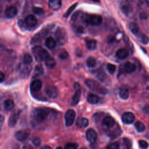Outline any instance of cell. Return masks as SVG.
<instances>
[{"label":"cell","instance_id":"6da1fadb","mask_svg":"<svg viewBox=\"0 0 149 149\" xmlns=\"http://www.w3.org/2000/svg\"><path fill=\"white\" fill-rule=\"evenodd\" d=\"M85 83L90 90L94 91H95L102 94H105L108 93V90L106 88H105L99 83L93 79H86L85 80Z\"/></svg>","mask_w":149,"mask_h":149},{"label":"cell","instance_id":"7a4b0ae2","mask_svg":"<svg viewBox=\"0 0 149 149\" xmlns=\"http://www.w3.org/2000/svg\"><path fill=\"white\" fill-rule=\"evenodd\" d=\"M33 53L37 61H45L49 57L48 52L41 46H36L33 49Z\"/></svg>","mask_w":149,"mask_h":149},{"label":"cell","instance_id":"3957f363","mask_svg":"<svg viewBox=\"0 0 149 149\" xmlns=\"http://www.w3.org/2000/svg\"><path fill=\"white\" fill-rule=\"evenodd\" d=\"M102 18L98 15H86L84 17V22L93 26H98L102 23Z\"/></svg>","mask_w":149,"mask_h":149},{"label":"cell","instance_id":"277c9868","mask_svg":"<svg viewBox=\"0 0 149 149\" xmlns=\"http://www.w3.org/2000/svg\"><path fill=\"white\" fill-rule=\"evenodd\" d=\"M48 115V112L47 110L43 108H37L33 112V118L36 121L41 122L47 119Z\"/></svg>","mask_w":149,"mask_h":149},{"label":"cell","instance_id":"5b68a950","mask_svg":"<svg viewBox=\"0 0 149 149\" xmlns=\"http://www.w3.org/2000/svg\"><path fill=\"white\" fill-rule=\"evenodd\" d=\"M55 36L58 42L61 44H65L68 40V36L65 30L62 27H58L55 33Z\"/></svg>","mask_w":149,"mask_h":149},{"label":"cell","instance_id":"8992f818","mask_svg":"<svg viewBox=\"0 0 149 149\" xmlns=\"http://www.w3.org/2000/svg\"><path fill=\"white\" fill-rule=\"evenodd\" d=\"M74 88L75 90V93L72 98L71 104L73 105H76L80 100L81 95V87L79 83L76 82L74 83Z\"/></svg>","mask_w":149,"mask_h":149},{"label":"cell","instance_id":"52a82bcc","mask_svg":"<svg viewBox=\"0 0 149 149\" xmlns=\"http://www.w3.org/2000/svg\"><path fill=\"white\" fill-rule=\"evenodd\" d=\"M76 116V113L73 109H68L65 115V121L66 126H70L73 125Z\"/></svg>","mask_w":149,"mask_h":149},{"label":"cell","instance_id":"ba28073f","mask_svg":"<svg viewBox=\"0 0 149 149\" xmlns=\"http://www.w3.org/2000/svg\"><path fill=\"white\" fill-rule=\"evenodd\" d=\"M30 134V132L29 129H23L20 130L15 133L16 139L20 141H23L27 139L29 135Z\"/></svg>","mask_w":149,"mask_h":149},{"label":"cell","instance_id":"9c48e42d","mask_svg":"<svg viewBox=\"0 0 149 149\" xmlns=\"http://www.w3.org/2000/svg\"><path fill=\"white\" fill-rule=\"evenodd\" d=\"M135 119L134 114L131 112H124L122 115V120L125 124L132 123Z\"/></svg>","mask_w":149,"mask_h":149},{"label":"cell","instance_id":"30bf717a","mask_svg":"<svg viewBox=\"0 0 149 149\" xmlns=\"http://www.w3.org/2000/svg\"><path fill=\"white\" fill-rule=\"evenodd\" d=\"M45 92L47 95L51 98H55L58 96V91L56 87L53 86H48L45 88Z\"/></svg>","mask_w":149,"mask_h":149},{"label":"cell","instance_id":"8fae6325","mask_svg":"<svg viewBox=\"0 0 149 149\" xmlns=\"http://www.w3.org/2000/svg\"><path fill=\"white\" fill-rule=\"evenodd\" d=\"M86 138L88 141L90 143H94L96 141L97 139V134L96 132L93 129H88L86 134Z\"/></svg>","mask_w":149,"mask_h":149},{"label":"cell","instance_id":"7c38bea8","mask_svg":"<svg viewBox=\"0 0 149 149\" xmlns=\"http://www.w3.org/2000/svg\"><path fill=\"white\" fill-rule=\"evenodd\" d=\"M19 115H20L19 111H16L12 113V114L11 115V116H10L9 119V123H8L9 127H13L15 126V125L17 123V121L19 119Z\"/></svg>","mask_w":149,"mask_h":149},{"label":"cell","instance_id":"4fadbf2b","mask_svg":"<svg viewBox=\"0 0 149 149\" xmlns=\"http://www.w3.org/2000/svg\"><path fill=\"white\" fill-rule=\"evenodd\" d=\"M42 86V81L39 79L34 80L30 84V89L34 92L38 91L41 90Z\"/></svg>","mask_w":149,"mask_h":149},{"label":"cell","instance_id":"5bb4252c","mask_svg":"<svg viewBox=\"0 0 149 149\" xmlns=\"http://www.w3.org/2000/svg\"><path fill=\"white\" fill-rule=\"evenodd\" d=\"M49 7L54 10H58L62 6L61 0H49Z\"/></svg>","mask_w":149,"mask_h":149},{"label":"cell","instance_id":"9a60e30c","mask_svg":"<svg viewBox=\"0 0 149 149\" xmlns=\"http://www.w3.org/2000/svg\"><path fill=\"white\" fill-rule=\"evenodd\" d=\"M102 123L104 126L107 127H112L115 124V121L114 119L111 116H107L103 119Z\"/></svg>","mask_w":149,"mask_h":149},{"label":"cell","instance_id":"2e32d148","mask_svg":"<svg viewBox=\"0 0 149 149\" xmlns=\"http://www.w3.org/2000/svg\"><path fill=\"white\" fill-rule=\"evenodd\" d=\"M17 12V10L15 7L9 6L6 9L5 13L6 17L9 19H12L16 15Z\"/></svg>","mask_w":149,"mask_h":149},{"label":"cell","instance_id":"e0dca14e","mask_svg":"<svg viewBox=\"0 0 149 149\" xmlns=\"http://www.w3.org/2000/svg\"><path fill=\"white\" fill-rule=\"evenodd\" d=\"M25 23L29 27H34L37 23V20L36 17L32 15H30L27 16L25 19Z\"/></svg>","mask_w":149,"mask_h":149},{"label":"cell","instance_id":"ac0fdd59","mask_svg":"<svg viewBox=\"0 0 149 149\" xmlns=\"http://www.w3.org/2000/svg\"><path fill=\"white\" fill-rule=\"evenodd\" d=\"M119 94L120 97L123 100H126L129 97V88L126 86H122L119 88Z\"/></svg>","mask_w":149,"mask_h":149},{"label":"cell","instance_id":"d6986e66","mask_svg":"<svg viewBox=\"0 0 149 149\" xmlns=\"http://www.w3.org/2000/svg\"><path fill=\"white\" fill-rule=\"evenodd\" d=\"M129 55V52L125 48L119 49L116 52V57L119 59H124L126 58Z\"/></svg>","mask_w":149,"mask_h":149},{"label":"cell","instance_id":"ffe728a7","mask_svg":"<svg viewBox=\"0 0 149 149\" xmlns=\"http://www.w3.org/2000/svg\"><path fill=\"white\" fill-rule=\"evenodd\" d=\"M123 69L126 73H132L136 70V66L134 63L127 62L125 63Z\"/></svg>","mask_w":149,"mask_h":149},{"label":"cell","instance_id":"44dd1931","mask_svg":"<svg viewBox=\"0 0 149 149\" xmlns=\"http://www.w3.org/2000/svg\"><path fill=\"white\" fill-rule=\"evenodd\" d=\"M85 41H86V45L88 49L93 50L96 48V47H97V41L96 40H95L94 39L89 38H86L85 39Z\"/></svg>","mask_w":149,"mask_h":149},{"label":"cell","instance_id":"7402d4cb","mask_svg":"<svg viewBox=\"0 0 149 149\" xmlns=\"http://www.w3.org/2000/svg\"><path fill=\"white\" fill-rule=\"evenodd\" d=\"M88 120L86 118H78L76 120V125L80 127V128H84L87 127L88 125Z\"/></svg>","mask_w":149,"mask_h":149},{"label":"cell","instance_id":"603a6c76","mask_svg":"<svg viewBox=\"0 0 149 149\" xmlns=\"http://www.w3.org/2000/svg\"><path fill=\"white\" fill-rule=\"evenodd\" d=\"M29 65H26L23 63V65L20 67V72L23 76H29L31 71V68Z\"/></svg>","mask_w":149,"mask_h":149},{"label":"cell","instance_id":"cb8c5ba5","mask_svg":"<svg viewBox=\"0 0 149 149\" xmlns=\"http://www.w3.org/2000/svg\"><path fill=\"white\" fill-rule=\"evenodd\" d=\"M56 42L53 37H49L47 38L45 41V45L49 49L54 48L56 47Z\"/></svg>","mask_w":149,"mask_h":149},{"label":"cell","instance_id":"d4e9b609","mask_svg":"<svg viewBox=\"0 0 149 149\" xmlns=\"http://www.w3.org/2000/svg\"><path fill=\"white\" fill-rule=\"evenodd\" d=\"M99 97L94 94L90 93L87 96V101L92 104H97L99 102Z\"/></svg>","mask_w":149,"mask_h":149},{"label":"cell","instance_id":"484cf974","mask_svg":"<svg viewBox=\"0 0 149 149\" xmlns=\"http://www.w3.org/2000/svg\"><path fill=\"white\" fill-rule=\"evenodd\" d=\"M14 107V102L10 99H7L3 102V108L6 111H10Z\"/></svg>","mask_w":149,"mask_h":149},{"label":"cell","instance_id":"4316f807","mask_svg":"<svg viewBox=\"0 0 149 149\" xmlns=\"http://www.w3.org/2000/svg\"><path fill=\"white\" fill-rule=\"evenodd\" d=\"M44 72V69L43 68L41 65H37L34 69V73H33V77H38L41 74H43Z\"/></svg>","mask_w":149,"mask_h":149},{"label":"cell","instance_id":"83f0119b","mask_svg":"<svg viewBox=\"0 0 149 149\" xmlns=\"http://www.w3.org/2000/svg\"><path fill=\"white\" fill-rule=\"evenodd\" d=\"M129 29L133 34H137L139 31V27L136 23L132 22L129 24Z\"/></svg>","mask_w":149,"mask_h":149},{"label":"cell","instance_id":"f1b7e54d","mask_svg":"<svg viewBox=\"0 0 149 149\" xmlns=\"http://www.w3.org/2000/svg\"><path fill=\"white\" fill-rule=\"evenodd\" d=\"M45 64L48 68H53L56 65V62L54 58L52 57H49L45 61Z\"/></svg>","mask_w":149,"mask_h":149},{"label":"cell","instance_id":"f546056e","mask_svg":"<svg viewBox=\"0 0 149 149\" xmlns=\"http://www.w3.org/2000/svg\"><path fill=\"white\" fill-rule=\"evenodd\" d=\"M134 126H135V128L136 129V130L139 132H140V133L144 132L146 129L144 124L140 121H137L134 123Z\"/></svg>","mask_w":149,"mask_h":149},{"label":"cell","instance_id":"4dcf8cb0","mask_svg":"<svg viewBox=\"0 0 149 149\" xmlns=\"http://www.w3.org/2000/svg\"><path fill=\"white\" fill-rule=\"evenodd\" d=\"M96 60L94 58L90 56L86 60V65L88 68H93L96 65Z\"/></svg>","mask_w":149,"mask_h":149},{"label":"cell","instance_id":"1f68e13d","mask_svg":"<svg viewBox=\"0 0 149 149\" xmlns=\"http://www.w3.org/2000/svg\"><path fill=\"white\" fill-rule=\"evenodd\" d=\"M33 61L32 56L29 54H26L23 55V63L26 64V65H30Z\"/></svg>","mask_w":149,"mask_h":149},{"label":"cell","instance_id":"d6a6232c","mask_svg":"<svg viewBox=\"0 0 149 149\" xmlns=\"http://www.w3.org/2000/svg\"><path fill=\"white\" fill-rule=\"evenodd\" d=\"M139 41L143 44H147L149 42V38L144 34H141L139 37Z\"/></svg>","mask_w":149,"mask_h":149},{"label":"cell","instance_id":"836d02e7","mask_svg":"<svg viewBox=\"0 0 149 149\" xmlns=\"http://www.w3.org/2000/svg\"><path fill=\"white\" fill-rule=\"evenodd\" d=\"M77 3L73 4V5L67 10V11L66 12V13H65V15H64V16H65V17H68L71 14V13L72 12V11L76 8V6H77Z\"/></svg>","mask_w":149,"mask_h":149},{"label":"cell","instance_id":"e575fe53","mask_svg":"<svg viewBox=\"0 0 149 149\" xmlns=\"http://www.w3.org/2000/svg\"><path fill=\"white\" fill-rule=\"evenodd\" d=\"M107 68L109 73L111 74H113L116 70V66L112 63H108L107 65Z\"/></svg>","mask_w":149,"mask_h":149},{"label":"cell","instance_id":"d590c367","mask_svg":"<svg viewBox=\"0 0 149 149\" xmlns=\"http://www.w3.org/2000/svg\"><path fill=\"white\" fill-rule=\"evenodd\" d=\"M107 149H119V144L117 142L110 143L107 146Z\"/></svg>","mask_w":149,"mask_h":149},{"label":"cell","instance_id":"8d00e7d4","mask_svg":"<svg viewBox=\"0 0 149 149\" xmlns=\"http://www.w3.org/2000/svg\"><path fill=\"white\" fill-rule=\"evenodd\" d=\"M69 56L68 52L66 50H62L59 54V57L61 59H67Z\"/></svg>","mask_w":149,"mask_h":149},{"label":"cell","instance_id":"74e56055","mask_svg":"<svg viewBox=\"0 0 149 149\" xmlns=\"http://www.w3.org/2000/svg\"><path fill=\"white\" fill-rule=\"evenodd\" d=\"M33 12L38 15H41L44 13V10L42 8L40 7H34L33 8Z\"/></svg>","mask_w":149,"mask_h":149},{"label":"cell","instance_id":"f35d334b","mask_svg":"<svg viewBox=\"0 0 149 149\" xmlns=\"http://www.w3.org/2000/svg\"><path fill=\"white\" fill-rule=\"evenodd\" d=\"M77 147L78 146L77 144L74 143H69L65 145V149H77Z\"/></svg>","mask_w":149,"mask_h":149},{"label":"cell","instance_id":"ab89813d","mask_svg":"<svg viewBox=\"0 0 149 149\" xmlns=\"http://www.w3.org/2000/svg\"><path fill=\"white\" fill-rule=\"evenodd\" d=\"M139 144L140 147L143 149H147L148 147V143L143 140H140L139 141Z\"/></svg>","mask_w":149,"mask_h":149},{"label":"cell","instance_id":"60d3db41","mask_svg":"<svg viewBox=\"0 0 149 149\" xmlns=\"http://www.w3.org/2000/svg\"><path fill=\"white\" fill-rule=\"evenodd\" d=\"M97 76L100 80H103L105 77V74L103 71H100L97 72Z\"/></svg>","mask_w":149,"mask_h":149},{"label":"cell","instance_id":"b9f144b4","mask_svg":"<svg viewBox=\"0 0 149 149\" xmlns=\"http://www.w3.org/2000/svg\"><path fill=\"white\" fill-rule=\"evenodd\" d=\"M32 141H33V143L34 144V146H39L40 145V144H41V140L40 139V138H38V137H35V138H34L33 139V140H32Z\"/></svg>","mask_w":149,"mask_h":149},{"label":"cell","instance_id":"7bdbcfd3","mask_svg":"<svg viewBox=\"0 0 149 149\" xmlns=\"http://www.w3.org/2000/svg\"><path fill=\"white\" fill-rule=\"evenodd\" d=\"M22 149H36V148L34 147H33L31 145L26 144L24 146H23Z\"/></svg>","mask_w":149,"mask_h":149},{"label":"cell","instance_id":"ee69618b","mask_svg":"<svg viewBox=\"0 0 149 149\" xmlns=\"http://www.w3.org/2000/svg\"><path fill=\"white\" fill-rule=\"evenodd\" d=\"M4 79H5V75L3 74V72H1V73H0V81H1V82H2Z\"/></svg>","mask_w":149,"mask_h":149},{"label":"cell","instance_id":"f6af8a7d","mask_svg":"<svg viewBox=\"0 0 149 149\" xmlns=\"http://www.w3.org/2000/svg\"><path fill=\"white\" fill-rule=\"evenodd\" d=\"M140 17L141 19H146L147 18V16H146V15L145 13H140Z\"/></svg>","mask_w":149,"mask_h":149},{"label":"cell","instance_id":"bcb514c9","mask_svg":"<svg viewBox=\"0 0 149 149\" xmlns=\"http://www.w3.org/2000/svg\"><path fill=\"white\" fill-rule=\"evenodd\" d=\"M40 149H52V148L49 146H44L41 147Z\"/></svg>","mask_w":149,"mask_h":149},{"label":"cell","instance_id":"7dc6e473","mask_svg":"<svg viewBox=\"0 0 149 149\" xmlns=\"http://www.w3.org/2000/svg\"><path fill=\"white\" fill-rule=\"evenodd\" d=\"M90 1H92L95 2H100V0H90Z\"/></svg>","mask_w":149,"mask_h":149},{"label":"cell","instance_id":"c3c4849f","mask_svg":"<svg viewBox=\"0 0 149 149\" xmlns=\"http://www.w3.org/2000/svg\"><path fill=\"white\" fill-rule=\"evenodd\" d=\"M56 149H63L62 147H57Z\"/></svg>","mask_w":149,"mask_h":149},{"label":"cell","instance_id":"681fc988","mask_svg":"<svg viewBox=\"0 0 149 149\" xmlns=\"http://www.w3.org/2000/svg\"><path fill=\"white\" fill-rule=\"evenodd\" d=\"M81 149H86V148H81Z\"/></svg>","mask_w":149,"mask_h":149}]
</instances>
